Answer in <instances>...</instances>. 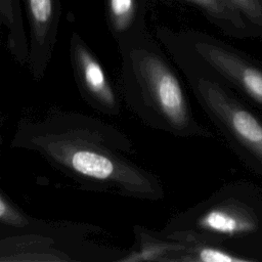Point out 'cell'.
<instances>
[{
  "mask_svg": "<svg viewBox=\"0 0 262 262\" xmlns=\"http://www.w3.org/2000/svg\"><path fill=\"white\" fill-rule=\"evenodd\" d=\"M11 146L40 155L86 189L146 201L164 196L159 178L130 159V138L95 117L56 111L39 120H23Z\"/></svg>",
  "mask_w": 262,
  "mask_h": 262,
  "instance_id": "6da1fadb",
  "label": "cell"
},
{
  "mask_svg": "<svg viewBox=\"0 0 262 262\" xmlns=\"http://www.w3.org/2000/svg\"><path fill=\"white\" fill-rule=\"evenodd\" d=\"M120 95L143 124L180 138H212L194 117L181 80L156 43L138 36L120 45Z\"/></svg>",
  "mask_w": 262,
  "mask_h": 262,
  "instance_id": "7a4b0ae2",
  "label": "cell"
},
{
  "mask_svg": "<svg viewBox=\"0 0 262 262\" xmlns=\"http://www.w3.org/2000/svg\"><path fill=\"white\" fill-rule=\"evenodd\" d=\"M162 234L238 250L262 243V192L247 182L230 183L172 218ZM228 250V249H227Z\"/></svg>",
  "mask_w": 262,
  "mask_h": 262,
  "instance_id": "3957f363",
  "label": "cell"
},
{
  "mask_svg": "<svg viewBox=\"0 0 262 262\" xmlns=\"http://www.w3.org/2000/svg\"><path fill=\"white\" fill-rule=\"evenodd\" d=\"M175 62L189 63L262 111V63L232 45L199 30H160Z\"/></svg>",
  "mask_w": 262,
  "mask_h": 262,
  "instance_id": "277c9868",
  "label": "cell"
},
{
  "mask_svg": "<svg viewBox=\"0 0 262 262\" xmlns=\"http://www.w3.org/2000/svg\"><path fill=\"white\" fill-rule=\"evenodd\" d=\"M206 116L238 159L262 178V117L200 69L175 62Z\"/></svg>",
  "mask_w": 262,
  "mask_h": 262,
  "instance_id": "5b68a950",
  "label": "cell"
},
{
  "mask_svg": "<svg viewBox=\"0 0 262 262\" xmlns=\"http://www.w3.org/2000/svg\"><path fill=\"white\" fill-rule=\"evenodd\" d=\"M70 55L77 86L83 98L98 112L108 116L121 114V103L105 72L81 38L74 34Z\"/></svg>",
  "mask_w": 262,
  "mask_h": 262,
  "instance_id": "8992f818",
  "label": "cell"
},
{
  "mask_svg": "<svg viewBox=\"0 0 262 262\" xmlns=\"http://www.w3.org/2000/svg\"><path fill=\"white\" fill-rule=\"evenodd\" d=\"M30 25L27 64L36 81L46 72L55 43L58 9L56 0H26Z\"/></svg>",
  "mask_w": 262,
  "mask_h": 262,
  "instance_id": "52a82bcc",
  "label": "cell"
},
{
  "mask_svg": "<svg viewBox=\"0 0 262 262\" xmlns=\"http://www.w3.org/2000/svg\"><path fill=\"white\" fill-rule=\"evenodd\" d=\"M199 11L223 34L238 38H254L241 14L225 0H181Z\"/></svg>",
  "mask_w": 262,
  "mask_h": 262,
  "instance_id": "ba28073f",
  "label": "cell"
},
{
  "mask_svg": "<svg viewBox=\"0 0 262 262\" xmlns=\"http://www.w3.org/2000/svg\"><path fill=\"white\" fill-rule=\"evenodd\" d=\"M0 20L8 30V45L20 63H27L29 42L25 34L19 0H0Z\"/></svg>",
  "mask_w": 262,
  "mask_h": 262,
  "instance_id": "9c48e42d",
  "label": "cell"
},
{
  "mask_svg": "<svg viewBox=\"0 0 262 262\" xmlns=\"http://www.w3.org/2000/svg\"><path fill=\"white\" fill-rule=\"evenodd\" d=\"M243 17L254 38L262 37V0H225Z\"/></svg>",
  "mask_w": 262,
  "mask_h": 262,
  "instance_id": "30bf717a",
  "label": "cell"
},
{
  "mask_svg": "<svg viewBox=\"0 0 262 262\" xmlns=\"http://www.w3.org/2000/svg\"><path fill=\"white\" fill-rule=\"evenodd\" d=\"M112 27L115 33L124 34L135 19V0H108Z\"/></svg>",
  "mask_w": 262,
  "mask_h": 262,
  "instance_id": "8fae6325",
  "label": "cell"
},
{
  "mask_svg": "<svg viewBox=\"0 0 262 262\" xmlns=\"http://www.w3.org/2000/svg\"><path fill=\"white\" fill-rule=\"evenodd\" d=\"M0 223L14 227L27 228L30 225V218L9 200L0 189Z\"/></svg>",
  "mask_w": 262,
  "mask_h": 262,
  "instance_id": "7c38bea8",
  "label": "cell"
}]
</instances>
